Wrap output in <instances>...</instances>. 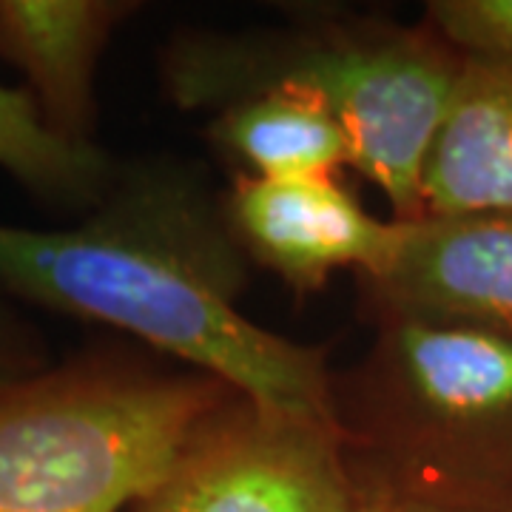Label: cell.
<instances>
[{
	"instance_id": "cell-1",
	"label": "cell",
	"mask_w": 512,
	"mask_h": 512,
	"mask_svg": "<svg viewBox=\"0 0 512 512\" xmlns=\"http://www.w3.org/2000/svg\"><path fill=\"white\" fill-rule=\"evenodd\" d=\"M245 254L177 171L123 168L100 208L72 228L0 222V291L126 330L242 396L342 421L322 350L237 308Z\"/></svg>"
},
{
	"instance_id": "cell-2",
	"label": "cell",
	"mask_w": 512,
	"mask_h": 512,
	"mask_svg": "<svg viewBox=\"0 0 512 512\" xmlns=\"http://www.w3.org/2000/svg\"><path fill=\"white\" fill-rule=\"evenodd\" d=\"M461 55L430 26L311 18L282 29L177 32L160 74L185 111L291 94L348 131L353 163L384 191L393 220L424 217V174L453 100Z\"/></svg>"
},
{
	"instance_id": "cell-3",
	"label": "cell",
	"mask_w": 512,
	"mask_h": 512,
	"mask_svg": "<svg viewBox=\"0 0 512 512\" xmlns=\"http://www.w3.org/2000/svg\"><path fill=\"white\" fill-rule=\"evenodd\" d=\"M231 393L106 359L0 387V512H128Z\"/></svg>"
},
{
	"instance_id": "cell-4",
	"label": "cell",
	"mask_w": 512,
	"mask_h": 512,
	"mask_svg": "<svg viewBox=\"0 0 512 512\" xmlns=\"http://www.w3.org/2000/svg\"><path fill=\"white\" fill-rule=\"evenodd\" d=\"M370 390L393 490L512 510V336L384 319Z\"/></svg>"
},
{
	"instance_id": "cell-5",
	"label": "cell",
	"mask_w": 512,
	"mask_h": 512,
	"mask_svg": "<svg viewBox=\"0 0 512 512\" xmlns=\"http://www.w3.org/2000/svg\"><path fill=\"white\" fill-rule=\"evenodd\" d=\"M348 447L342 421L231 393L128 512H382L393 487L359 476Z\"/></svg>"
},
{
	"instance_id": "cell-6",
	"label": "cell",
	"mask_w": 512,
	"mask_h": 512,
	"mask_svg": "<svg viewBox=\"0 0 512 512\" xmlns=\"http://www.w3.org/2000/svg\"><path fill=\"white\" fill-rule=\"evenodd\" d=\"M384 319H424L512 336V211L399 222L379 271L359 276Z\"/></svg>"
},
{
	"instance_id": "cell-7",
	"label": "cell",
	"mask_w": 512,
	"mask_h": 512,
	"mask_svg": "<svg viewBox=\"0 0 512 512\" xmlns=\"http://www.w3.org/2000/svg\"><path fill=\"white\" fill-rule=\"evenodd\" d=\"M222 211L242 254L293 291H319L342 268L373 274L399 242V222L373 217L333 174H239Z\"/></svg>"
},
{
	"instance_id": "cell-8",
	"label": "cell",
	"mask_w": 512,
	"mask_h": 512,
	"mask_svg": "<svg viewBox=\"0 0 512 512\" xmlns=\"http://www.w3.org/2000/svg\"><path fill=\"white\" fill-rule=\"evenodd\" d=\"M134 12L128 0H0V57L23 74L57 137L94 143L97 66Z\"/></svg>"
},
{
	"instance_id": "cell-9",
	"label": "cell",
	"mask_w": 512,
	"mask_h": 512,
	"mask_svg": "<svg viewBox=\"0 0 512 512\" xmlns=\"http://www.w3.org/2000/svg\"><path fill=\"white\" fill-rule=\"evenodd\" d=\"M512 211V55H461L424 174V214Z\"/></svg>"
},
{
	"instance_id": "cell-10",
	"label": "cell",
	"mask_w": 512,
	"mask_h": 512,
	"mask_svg": "<svg viewBox=\"0 0 512 512\" xmlns=\"http://www.w3.org/2000/svg\"><path fill=\"white\" fill-rule=\"evenodd\" d=\"M208 137L245 168V177H322L353 163L345 126L291 94H262L217 111Z\"/></svg>"
},
{
	"instance_id": "cell-11",
	"label": "cell",
	"mask_w": 512,
	"mask_h": 512,
	"mask_svg": "<svg viewBox=\"0 0 512 512\" xmlns=\"http://www.w3.org/2000/svg\"><path fill=\"white\" fill-rule=\"evenodd\" d=\"M0 168L40 202L80 217L100 208L123 174L103 146L57 137L32 94L9 86H0Z\"/></svg>"
},
{
	"instance_id": "cell-12",
	"label": "cell",
	"mask_w": 512,
	"mask_h": 512,
	"mask_svg": "<svg viewBox=\"0 0 512 512\" xmlns=\"http://www.w3.org/2000/svg\"><path fill=\"white\" fill-rule=\"evenodd\" d=\"M424 15L458 55H512V0H433Z\"/></svg>"
},
{
	"instance_id": "cell-13",
	"label": "cell",
	"mask_w": 512,
	"mask_h": 512,
	"mask_svg": "<svg viewBox=\"0 0 512 512\" xmlns=\"http://www.w3.org/2000/svg\"><path fill=\"white\" fill-rule=\"evenodd\" d=\"M46 370V353L32 328L3 305L0 291V387L23 382Z\"/></svg>"
},
{
	"instance_id": "cell-14",
	"label": "cell",
	"mask_w": 512,
	"mask_h": 512,
	"mask_svg": "<svg viewBox=\"0 0 512 512\" xmlns=\"http://www.w3.org/2000/svg\"><path fill=\"white\" fill-rule=\"evenodd\" d=\"M382 512H512V510H478V507H458V504H444V501H433V498H421V495L399 493L387 498Z\"/></svg>"
}]
</instances>
